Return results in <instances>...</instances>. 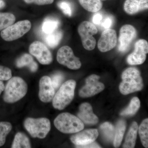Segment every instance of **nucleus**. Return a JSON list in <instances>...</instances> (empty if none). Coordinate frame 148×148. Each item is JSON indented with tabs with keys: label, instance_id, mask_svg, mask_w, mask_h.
Returning <instances> with one entry per match:
<instances>
[{
	"label": "nucleus",
	"instance_id": "1",
	"mask_svg": "<svg viewBox=\"0 0 148 148\" xmlns=\"http://www.w3.org/2000/svg\"><path fill=\"white\" fill-rule=\"evenodd\" d=\"M122 82L119 85L120 91L126 95L142 90L144 86L143 79L138 69L130 67L122 74Z\"/></svg>",
	"mask_w": 148,
	"mask_h": 148
},
{
	"label": "nucleus",
	"instance_id": "2",
	"mask_svg": "<svg viewBox=\"0 0 148 148\" xmlns=\"http://www.w3.org/2000/svg\"><path fill=\"white\" fill-rule=\"evenodd\" d=\"M28 86L23 79L18 77L11 78L5 88L3 101L6 103H16L26 95Z\"/></svg>",
	"mask_w": 148,
	"mask_h": 148
},
{
	"label": "nucleus",
	"instance_id": "3",
	"mask_svg": "<svg viewBox=\"0 0 148 148\" xmlns=\"http://www.w3.org/2000/svg\"><path fill=\"white\" fill-rule=\"evenodd\" d=\"M56 127L66 134L77 133L84 128L83 123L78 117L69 113L58 115L54 121Z\"/></svg>",
	"mask_w": 148,
	"mask_h": 148
},
{
	"label": "nucleus",
	"instance_id": "4",
	"mask_svg": "<svg viewBox=\"0 0 148 148\" xmlns=\"http://www.w3.org/2000/svg\"><path fill=\"white\" fill-rule=\"evenodd\" d=\"M76 85V82L71 79L61 86L52 99V105L54 108L61 110L71 103L74 98Z\"/></svg>",
	"mask_w": 148,
	"mask_h": 148
},
{
	"label": "nucleus",
	"instance_id": "5",
	"mask_svg": "<svg viewBox=\"0 0 148 148\" xmlns=\"http://www.w3.org/2000/svg\"><path fill=\"white\" fill-rule=\"evenodd\" d=\"M26 130L33 138L44 139L50 131L51 123L46 118H28L24 122Z\"/></svg>",
	"mask_w": 148,
	"mask_h": 148
},
{
	"label": "nucleus",
	"instance_id": "6",
	"mask_svg": "<svg viewBox=\"0 0 148 148\" xmlns=\"http://www.w3.org/2000/svg\"><path fill=\"white\" fill-rule=\"evenodd\" d=\"M32 24L28 20L18 21L2 30L1 36L6 41H12L21 38L29 32Z\"/></svg>",
	"mask_w": 148,
	"mask_h": 148
},
{
	"label": "nucleus",
	"instance_id": "7",
	"mask_svg": "<svg viewBox=\"0 0 148 148\" xmlns=\"http://www.w3.org/2000/svg\"><path fill=\"white\" fill-rule=\"evenodd\" d=\"M78 32L80 36L84 47L87 50H93L96 42L93 36L98 33V30L95 25L89 21H83L79 26Z\"/></svg>",
	"mask_w": 148,
	"mask_h": 148
},
{
	"label": "nucleus",
	"instance_id": "8",
	"mask_svg": "<svg viewBox=\"0 0 148 148\" xmlns=\"http://www.w3.org/2000/svg\"><path fill=\"white\" fill-rule=\"evenodd\" d=\"M56 58L59 64L72 70H77L82 66L79 58L74 55L72 49L68 46H64L58 49Z\"/></svg>",
	"mask_w": 148,
	"mask_h": 148
},
{
	"label": "nucleus",
	"instance_id": "9",
	"mask_svg": "<svg viewBox=\"0 0 148 148\" xmlns=\"http://www.w3.org/2000/svg\"><path fill=\"white\" fill-rule=\"evenodd\" d=\"M100 77L97 75H91L86 79V84L79 90V95L82 98L92 97L105 89V85L99 82Z\"/></svg>",
	"mask_w": 148,
	"mask_h": 148
},
{
	"label": "nucleus",
	"instance_id": "10",
	"mask_svg": "<svg viewBox=\"0 0 148 148\" xmlns=\"http://www.w3.org/2000/svg\"><path fill=\"white\" fill-rule=\"evenodd\" d=\"M148 52V42L145 40H138L135 42L134 51L127 56V63L130 65L143 64L145 61Z\"/></svg>",
	"mask_w": 148,
	"mask_h": 148
},
{
	"label": "nucleus",
	"instance_id": "11",
	"mask_svg": "<svg viewBox=\"0 0 148 148\" xmlns=\"http://www.w3.org/2000/svg\"><path fill=\"white\" fill-rule=\"evenodd\" d=\"M137 36V31L132 25L126 24L121 28L119 38V50L126 52Z\"/></svg>",
	"mask_w": 148,
	"mask_h": 148
},
{
	"label": "nucleus",
	"instance_id": "12",
	"mask_svg": "<svg viewBox=\"0 0 148 148\" xmlns=\"http://www.w3.org/2000/svg\"><path fill=\"white\" fill-rule=\"evenodd\" d=\"M29 52L42 65H49L53 60L52 54L47 47L42 42L35 41L30 45Z\"/></svg>",
	"mask_w": 148,
	"mask_h": 148
},
{
	"label": "nucleus",
	"instance_id": "13",
	"mask_svg": "<svg viewBox=\"0 0 148 148\" xmlns=\"http://www.w3.org/2000/svg\"><path fill=\"white\" fill-rule=\"evenodd\" d=\"M117 35L113 29H106L102 33L98 40V47L102 52H106L112 50L116 45Z\"/></svg>",
	"mask_w": 148,
	"mask_h": 148
},
{
	"label": "nucleus",
	"instance_id": "14",
	"mask_svg": "<svg viewBox=\"0 0 148 148\" xmlns=\"http://www.w3.org/2000/svg\"><path fill=\"white\" fill-rule=\"evenodd\" d=\"M55 90L51 83L50 77L45 76L40 79L39 82V98L43 103L52 101L55 95Z\"/></svg>",
	"mask_w": 148,
	"mask_h": 148
},
{
	"label": "nucleus",
	"instance_id": "15",
	"mask_svg": "<svg viewBox=\"0 0 148 148\" xmlns=\"http://www.w3.org/2000/svg\"><path fill=\"white\" fill-rule=\"evenodd\" d=\"M98 135L97 129L86 130L72 136L71 140L76 146L83 145L95 142Z\"/></svg>",
	"mask_w": 148,
	"mask_h": 148
},
{
	"label": "nucleus",
	"instance_id": "16",
	"mask_svg": "<svg viewBox=\"0 0 148 148\" xmlns=\"http://www.w3.org/2000/svg\"><path fill=\"white\" fill-rule=\"evenodd\" d=\"M77 116L83 123L88 125L96 124L99 121L98 117L93 113L92 106L87 103H82L80 106Z\"/></svg>",
	"mask_w": 148,
	"mask_h": 148
},
{
	"label": "nucleus",
	"instance_id": "17",
	"mask_svg": "<svg viewBox=\"0 0 148 148\" xmlns=\"http://www.w3.org/2000/svg\"><path fill=\"white\" fill-rule=\"evenodd\" d=\"M148 0H126L124 10L129 14H134L141 11L147 9Z\"/></svg>",
	"mask_w": 148,
	"mask_h": 148
},
{
	"label": "nucleus",
	"instance_id": "18",
	"mask_svg": "<svg viewBox=\"0 0 148 148\" xmlns=\"http://www.w3.org/2000/svg\"><path fill=\"white\" fill-rule=\"evenodd\" d=\"M62 37L63 32L57 29L50 34H45L43 39L48 46L54 48L58 45Z\"/></svg>",
	"mask_w": 148,
	"mask_h": 148
},
{
	"label": "nucleus",
	"instance_id": "19",
	"mask_svg": "<svg viewBox=\"0 0 148 148\" xmlns=\"http://www.w3.org/2000/svg\"><path fill=\"white\" fill-rule=\"evenodd\" d=\"M138 130V123L136 122H133L130 126L125 138L124 144L123 145V148H134L136 143Z\"/></svg>",
	"mask_w": 148,
	"mask_h": 148
},
{
	"label": "nucleus",
	"instance_id": "20",
	"mask_svg": "<svg viewBox=\"0 0 148 148\" xmlns=\"http://www.w3.org/2000/svg\"><path fill=\"white\" fill-rule=\"evenodd\" d=\"M126 126V122L124 120H120L118 121L114 138V145L115 147H119L121 144L125 132Z\"/></svg>",
	"mask_w": 148,
	"mask_h": 148
},
{
	"label": "nucleus",
	"instance_id": "21",
	"mask_svg": "<svg viewBox=\"0 0 148 148\" xmlns=\"http://www.w3.org/2000/svg\"><path fill=\"white\" fill-rule=\"evenodd\" d=\"M11 148H31V143L29 138L23 132H17L14 139Z\"/></svg>",
	"mask_w": 148,
	"mask_h": 148
},
{
	"label": "nucleus",
	"instance_id": "22",
	"mask_svg": "<svg viewBox=\"0 0 148 148\" xmlns=\"http://www.w3.org/2000/svg\"><path fill=\"white\" fill-rule=\"evenodd\" d=\"M60 21L57 18L47 17L43 21L42 29L44 34H50L58 29Z\"/></svg>",
	"mask_w": 148,
	"mask_h": 148
},
{
	"label": "nucleus",
	"instance_id": "23",
	"mask_svg": "<svg viewBox=\"0 0 148 148\" xmlns=\"http://www.w3.org/2000/svg\"><path fill=\"white\" fill-rule=\"evenodd\" d=\"M81 5L86 10L91 12H96L101 9V0H79Z\"/></svg>",
	"mask_w": 148,
	"mask_h": 148
},
{
	"label": "nucleus",
	"instance_id": "24",
	"mask_svg": "<svg viewBox=\"0 0 148 148\" xmlns=\"http://www.w3.org/2000/svg\"><path fill=\"white\" fill-rule=\"evenodd\" d=\"M140 107V102L139 98L134 97L131 100L128 107L121 112L120 115L122 116L133 115L138 112Z\"/></svg>",
	"mask_w": 148,
	"mask_h": 148
},
{
	"label": "nucleus",
	"instance_id": "25",
	"mask_svg": "<svg viewBox=\"0 0 148 148\" xmlns=\"http://www.w3.org/2000/svg\"><path fill=\"white\" fill-rule=\"evenodd\" d=\"M100 129L103 137L106 140L111 142L114 140L115 128L112 123L108 122L104 123L100 126Z\"/></svg>",
	"mask_w": 148,
	"mask_h": 148
},
{
	"label": "nucleus",
	"instance_id": "26",
	"mask_svg": "<svg viewBox=\"0 0 148 148\" xmlns=\"http://www.w3.org/2000/svg\"><path fill=\"white\" fill-rule=\"evenodd\" d=\"M15 19V16L9 12H0V31L12 25Z\"/></svg>",
	"mask_w": 148,
	"mask_h": 148
},
{
	"label": "nucleus",
	"instance_id": "27",
	"mask_svg": "<svg viewBox=\"0 0 148 148\" xmlns=\"http://www.w3.org/2000/svg\"><path fill=\"white\" fill-rule=\"evenodd\" d=\"M141 142L145 148L148 147V119L144 120L138 128Z\"/></svg>",
	"mask_w": 148,
	"mask_h": 148
},
{
	"label": "nucleus",
	"instance_id": "28",
	"mask_svg": "<svg viewBox=\"0 0 148 148\" xmlns=\"http://www.w3.org/2000/svg\"><path fill=\"white\" fill-rule=\"evenodd\" d=\"M12 129V125L8 122H0V147L4 145L7 136Z\"/></svg>",
	"mask_w": 148,
	"mask_h": 148
},
{
	"label": "nucleus",
	"instance_id": "29",
	"mask_svg": "<svg viewBox=\"0 0 148 148\" xmlns=\"http://www.w3.org/2000/svg\"><path fill=\"white\" fill-rule=\"evenodd\" d=\"M34 61L32 56L28 53H25L16 60V65L18 68H23L26 66L29 68Z\"/></svg>",
	"mask_w": 148,
	"mask_h": 148
},
{
	"label": "nucleus",
	"instance_id": "30",
	"mask_svg": "<svg viewBox=\"0 0 148 148\" xmlns=\"http://www.w3.org/2000/svg\"><path fill=\"white\" fill-rule=\"evenodd\" d=\"M50 78L52 85L54 89L56 90L61 85L64 79V75L61 73H57L52 75Z\"/></svg>",
	"mask_w": 148,
	"mask_h": 148
},
{
	"label": "nucleus",
	"instance_id": "31",
	"mask_svg": "<svg viewBox=\"0 0 148 148\" xmlns=\"http://www.w3.org/2000/svg\"><path fill=\"white\" fill-rule=\"evenodd\" d=\"M12 77V71L7 67L0 66V81H6Z\"/></svg>",
	"mask_w": 148,
	"mask_h": 148
},
{
	"label": "nucleus",
	"instance_id": "32",
	"mask_svg": "<svg viewBox=\"0 0 148 148\" xmlns=\"http://www.w3.org/2000/svg\"><path fill=\"white\" fill-rule=\"evenodd\" d=\"M58 6L64 14L69 16H71L72 10L71 4L68 2L63 1L58 3Z\"/></svg>",
	"mask_w": 148,
	"mask_h": 148
},
{
	"label": "nucleus",
	"instance_id": "33",
	"mask_svg": "<svg viewBox=\"0 0 148 148\" xmlns=\"http://www.w3.org/2000/svg\"><path fill=\"white\" fill-rule=\"evenodd\" d=\"M27 3H34L38 5H45L50 4L53 2L54 0H24Z\"/></svg>",
	"mask_w": 148,
	"mask_h": 148
},
{
	"label": "nucleus",
	"instance_id": "34",
	"mask_svg": "<svg viewBox=\"0 0 148 148\" xmlns=\"http://www.w3.org/2000/svg\"><path fill=\"white\" fill-rule=\"evenodd\" d=\"M112 22L113 19L112 17L111 16H108L106 17L102 22H101V26L104 29H110V27L112 24Z\"/></svg>",
	"mask_w": 148,
	"mask_h": 148
},
{
	"label": "nucleus",
	"instance_id": "35",
	"mask_svg": "<svg viewBox=\"0 0 148 148\" xmlns=\"http://www.w3.org/2000/svg\"><path fill=\"white\" fill-rule=\"evenodd\" d=\"M103 19V16L101 13H95L92 17V22L95 25H100Z\"/></svg>",
	"mask_w": 148,
	"mask_h": 148
},
{
	"label": "nucleus",
	"instance_id": "36",
	"mask_svg": "<svg viewBox=\"0 0 148 148\" xmlns=\"http://www.w3.org/2000/svg\"><path fill=\"white\" fill-rule=\"evenodd\" d=\"M77 148H101V146L97 144V143L94 142L93 143L87 144V145H83L76 146Z\"/></svg>",
	"mask_w": 148,
	"mask_h": 148
},
{
	"label": "nucleus",
	"instance_id": "37",
	"mask_svg": "<svg viewBox=\"0 0 148 148\" xmlns=\"http://www.w3.org/2000/svg\"><path fill=\"white\" fill-rule=\"evenodd\" d=\"M29 69L31 72L34 73L38 69V65L36 62L34 61L32 63L29 67Z\"/></svg>",
	"mask_w": 148,
	"mask_h": 148
},
{
	"label": "nucleus",
	"instance_id": "38",
	"mask_svg": "<svg viewBox=\"0 0 148 148\" xmlns=\"http://www.w3.org/2000/svg\"><path fill=\"white\" fill-rule=\"evenodd\" d=\"M5 86L3 83L2 81H0V95L1 94L2 92L4 90Z\"/></svg>",
	"mask_w": 148,
	"mask_h": 148
},
{
	"label": "nucleus",
	"instance_id": "39",
	"mask_svg": "<svg viewBox=\"0 0 148 148\" xmlns=\"http://www.w3.org/2000/svg\"><path fill=\"white\" fill-rule=\"evenodd\" d=\"M5 5V3L3 0H0V9L3 8Z\"/></svg>",
	"mask_w": 148,
	"mask_h": 148
},
{
	"label": "nucleus",
	"instance_id": "40",
	"mask_svg": "<svg viewBox=\"0 0 148 148\" xmlns=\"http://www.w3.org/2000/svg\"><path fill=\"white\" fill-rule=\"evenodd\" d=\"M101 1H106V0H101Z\"/></svg>",
	"mask_w": 148,
	"mask_h": 148
}]
</instances>
